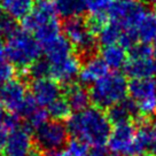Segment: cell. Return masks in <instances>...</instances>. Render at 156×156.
<instances>
[{
	"label": "cell",
	"mask_w": 156,
	"mask_h": 156,
	"mask_svg": "<svg viewBox=\"0 0 156 156\" xmlns=\"http://www.w3.org/2000/svg\"><path fill=\"white\" fill-rule=\"evenodd\" d=\"M67 129L73 139L91 146L105 145L112 133V123L102 109L87 107L76 112L68 118Z\"/></svg>",
	"instance_id": "1"
},
{
	"label": "cell",
	"mask_w": 156,
	"mask_h": 156,
	"mask_svg": "<svg viewBox=\"0 0 156 156\" xmlns=\"http://www.w3.org/2000/svg\"><path fill=\"white\" fill-rule=\"evenodd\" d=\"M41 45L29 31L19 29L5 44V56L14 67L29 68L40 58Z\"/></svg>",
	"instance_id": "2"
},
{
	"label": "cell",
	"mask_w": 156,
	"mask_h": 156,
	"mask_svg": "<svg viewBox=\"0 0 156 156\" xmlns=\"http://www.w3.org/2000/svg\"><path fill=\"white\" fill-rule=\"evenodd\" d=\"M129 84L125 76L119 73H110L98 79L90 90L91 101L100 109H109L126 99Z\"/></svg>",
	"instance_id": "3"
},
{
	"label": "cell",
	"mask_w": 156,
	"mask_h": 156,
	"mask_svg": "<svg viewBox=\"0 0 156 156\" xmlns=\"http://www.w3.org/2000/svg\"><path fill=\"white\" fill-rule=\"evenodd\" d=\"M125 73L133 79H146L156 75V52L149 44L142 43L130 48V58L125 64Z\"/></svg>",
	"instance_id": "4"
},
{
	"label": "cell",
	"mask_w": 156,
	"mask_h": 156,
	"mask_svg": "<svg viewBox=\"0 0 156 156\" xmlns=\"http://www.w3.org/2000/svg\"><path fill=\"white\" fill-rule=\"evenodd\" d=\"M66 37L73 46L76 47L79 54H83L87 58L94 55L97 49V38L94 31L86 20L80 17H73L66 20L63 24Z\"/></svg>",
	"instance_id": "5"
},
{
	"label": "cell",
	"mask_w": 156,
	"mask_h": 156,
	"mask_svg": "<svg viewBox=\"0 0 156 156\" xmlns=\"http://www.w3.org/2000/svg\"><path fill=\"white\" fill-rule=\"evenodd\" d=\"M69 132L67 125L61 121H47L34 131V142L43 153L58 151L68 141Z\"/></svg>",
	"instance_id": "6"
},
{
	"label": "cell",
	"mask_w": 156,
	"mask_h": 156,
	"mask_svg": "<svg viewBox=\"0 0 156 156\" xmlns=\"http://www.w3.org/2000/svg\"><path fill=\"white\" fill-rule=\"evenodd\" d=\"M148 10L139 0H116L112 7L110 21H115L125 30L136 32V28Z\"/></svg>",
	"instance_id": "7"
},
{
	"label": "cell",
	"mask_w": 156,
	"mask_h": 156,
	"mask_svg": "<svg viewBox=\"0 0 156 156\" xmlns=\"http://www.w3.org/2000/svg\"><path fill=\"white\" fill-rule=\"evenodd\" d=\"M129 94L140 114L151 116L156 112V82L153 78L133 79L129 84Z\"/></svg>",
	"instance_id": "8"
},
{
	"label": "cell",
	"mask_w": 156,
	"mask_h": 156,
	"mask_svg": "<svg viewBox=\"0 0 156 156\" xmlns=\"http://www.w3.org/2000/svg\"><path fill=\"white\" fill-rule=\"evenodd\" d=\"M58 12L52 0H38L34 8L23 19V27L27 31L34 34L44 27L58 21Z\"/></svg>",
	"instance_id": "9"
},
{
	"label": "cell",
	"mask_w": 156,
	"mask_h": 156,
	"mask_svg": "<svg viewBox=\"0 0 156 156\" xmlns=\"http://www.w3.org/2000/svg\"><path fill=\"white\" fill-rule=\"evenodd\" d=\"M32 138L25 127H16L8 134L4 156H30L34 151Z\"/></svg>",
	"instance_id": "10"
},
{
	"label": "cell",
	"mask_w": 156,
	"mask_h": 156,
	"mask_svg": "<svg viewBox=\"0 0 156 156\" xmlns=\"http://www.w3.org/2000/svg\"><path fill=\"white\" fill-rule=\"evenodd\" d=\"M27 97V85L21 79H10L4 85L0 100L6 109H8L12 114L17 115Z\"/></svg>",
	"instance_id": "11"
},
{
	"label": "cell",
	"mask_w": 156,
	"mask_h": 156,
	"mask_svg": "<svg viewBox=\"0 0 156 156\" xmlns=\"http://www.w3.org/2000/svg\"><path fill=\"white\" fill-rule=\"evenodd\" d=\"M61 88L55 79H34L31 84V95L40 107H48L60 98Z\"/></svg>",
	"instance_id": "12"
},
{
	"label": "cell",
	"mask_w": 156,
	"mask_h": 156,
	"mask_svg": "<svg viewBox=\"0 0 156 156\" xmlns=\"http://www.w3.org/2000/svg\"><path fill=\"white\" fill-rule=\"evenodd\" d=\"M136 133V129L131 122L122 123L115 125L108 139V146L112 151L121 153L126 155L129 148L131 147Z\"/></svg>",
	"instance_id": "13"
},
{
	"label": "cell",
	"mask_w": 156,
	"mask_h": 156,
	"mask_svg": "<svg viewBox=\"0 0 156 156\" xmlns=\"http://www.w3.org/2000/svg\"><path fill=\"white\" fill-rule=\"evenodd\" d=\"M51 67V76L58 82L66 85H71L75 79L79 76L82 64L76 55H71L68 58Z\"/></svg>",
	"instance_id": "14"
},
{
	"label": "cell",
	"mask_w": 156,
	"mask_h": 156,
	"mask_svg": "<svg viewBox=\"0 0 156 156\" xmlns=\"http://www.w3.org/2000/svg\"><path fill=\"white\" fill-rule=\"evenodd\" d=\"M116 0H87V10L91 14L88 23L93 31H99L110 21L112 7Z\"/></svg>",
	"instance_id": "15"
},
{
	"label": "cell",
	"mask_w": 156,
	"mask_h": 156,
	"mask_svg": "<svg viewBox=\"0 0 156 156\" xmlns=\"http://www.w3.org/2000/svg\"><path fill=\"white\" fill-rule=\"evenodd\" d=\"M46 55V60L49 66L56 64L73 55V45L67 37L58 36L52 41L41 46Z\"/></svg>",
	"instance_id": "16"
},
{
	"label": "cell",
	"mask_w": 156,
	"mask_h": 156,
	"mask_svg": "<svg viewBox=\"0 0 156 156\" xmlns=\"http://www.w3.org/2000/svg\"><path fill=\"white\" fill-rule=\"evenodd\" d=\"M107 64L105 63L102 58L92 55V56L86 58L85 63L82 66L78 77L83 84H91L92 85L98 79H100L105 75H107Z\"/></svg>",
	"instance_id": "17"
},
{
	"label": "cell",
	"mask_w": 156,
	"mask_h": 156,
	"mask_svg": "<svg viewBox=\"0 0 156 156\" xmlns=\"http://www.w3.org/2000/svg\"><path fill=\"white\" fill-rule=\"evenodd\" d=\"M139 114H140L139 108L136 105V102L130 98L109 108L107 116L110 123L118 125L122 123L130 122L132 117H136Z\"/></svg>",
	"instance_id": "18"
},
{
	"label": "cell",
	"mask_w": 156,
	"mask_h": 156,
	"mask_svg": "<svg viewBox=\"0 0 156 156\" xmlns=\"http://www.w3.org/2000/svg\"><path fill=\"white\" fill-rule=\"evenodd\" d=\"M153 140H154V131L151 129V125H146V124L141 125L136 130L134 140L132 142L131 147L129 148L126 156H139L144 154L148 148L151 149Z\"/></svg>",
	"instance_id": "19"
},
{
	"label": "cell",
	"mask_w": 156,
	"mask_h": 156,
	"mask_svg": "<svg viewBox=\"0 0 156 156\" xmlns=\"http://www.w3.org/2000/svg\"><path fill=\"white\" fill-rule=\"evenodd\" d=\"M66 100L73 112H80L88 107L91 101L90 91L80 85H69L66 91Z\"/></svg>",
	"instance_id": "20"
},
{
	"label": "cell",
	"mask_w": 156,
	"mask_h": 156,
	"mask_svg": "<svg viewBox=\"0 0 156 156\" xmlns=\"http://www.w3.org/2000/svg\"><path fill=\"white\" fill-rule=\"evenodd\" d=\"M101 58L107 64L108 68L121 69L125 67L127 62V54L122 45L114 44L103 46L101 52Z\"/></svg>",
	"instance_id": "21"
},
{
	"label": "cell",
	"mask_w": 156,
	"mask_h": 156,
	"mask_svg": "<svg viewBox=\"0 0 156 156\" xmlns=\"http://www.w3.org/2000/svg\"><path fill=\"white\" fill-rule=\"evenodd\" d=\"M55 9L66 20L80 17L87 10V0H54Z\"/></svg>",
	"instance_id": "22"
},
{
	"label": "cell",
	"mask_w": 156,
	"mask_h": 156,
	"mask_svg": "<svg viewBox=\"0 0 156 156\" xmlns=\"http://www.w3.org/2000/svg\"><path fill=\"white\" fill-rule=\"evenodd\" d=\"M2 9L15 20H23L34 8V0H1Z\"/></svg>",
	"instance_id": "23"
},
{
	"label": "cell",
	"mask_w": 156,
	"mask_h": 156,
	"mask_svg": "<svg viewBox=\"0 0 156 156\" xmlns=\"http://www.w3.org/2000/svg\"><path fill=\"white\" fill-rule=\"evenodd\" d=\"M138 38L142 43L149 44L156 39V13L148 10L136 28Z\"/></svg>",
	"instance_id": "24"
},
{
	"label": "cell",
	"mask_w": 156,
	"mask_h": 156,
	"mask_svg": "<svg viewBox=\"0 0 156 156\" xmlns=\"http://www.w3.org/2000/svg\"><path fill=\"white\" fill-rule=\"evenodd\" d=\"M123 32H124V29L119 23H117L115 21H109L98 31L99 43L103 46L117 44L119 43Z\"/></svg>",
	"instance_id": "25"
},
{
	"label": "cell",
	"mask_w": 156,
	"mask_h": 156,
	"mask_svg": "<svg viewBox=\"0 0 156 156\" xmlns=\"http://www.w3.org/2000/svg\"><path fill=\"white\" fill-rule=\"evenodd\" d=\"M70 107L66 100V98H58L53 103H51L47 107V112L51 117H53L55 121H61L63 118H67L70 114Z\"/></svg>",
	"instance_id": "26"
},
{
	"label": "cell",
	"mask_w": 156,
	"mask_h": 156,
	"mask_svg": "<svg viewBox=\"0 0 156 156\" xmlns=\"http://www.w3.org/2000/svg\"><path fill=\"white\" fill-rule=\"evenodd\" d=\"M48 116V112L46 109L38 107L32 114H30L28 117H25V129L30 132L36 131L43 124L47 122Z\"/></svg>",
	"instance_id": "27"
},
{
	"label": "cell",
	"mask_w": 156,
	"mask_h": 156,
	"mask_svg": "<svg viewBox=\"0 0 156 156\" xmlns=\"http://www.w3.org/2000/svg\"><path fill=\"white\" fill-rule=\"evenodd\" d=\"M29 76L34 79H41V78H48L51 76V67L47 60H37L34 63L29 67Z\"/></svg>",
	"instance_id": "28"
},
{
	"label": "cell",
	"mask_w": 156,
	"mask_h": 156,
	"mask_svg": "<svg viewBox=\"0 0 156 156\" xmlns=\"http://www.w3.org/2000/svg\"><path fill=\"white\" fill-rule=\"evenodd\" d=\"M17 30L19 29L16 24V20L7 14L0 15V34L2 36L9 37Z\"/></svg>",
	"instance_id": "29"
},
{
	"label": "cell",
	"mask_w": 156,
	"mask_h": 156,
	"mask_svg": "<svg viewBox=\"0 0 156 156\" xmlns=\"http://www.w3.org/2000/svg\"><path fill=\"white\" fill-rule=\"evenodd\" d=\"M73 156H86L88 153L90 147L86 142L78 140V139H73L68 144V148H67Z\"/></svg>",
	"instance_id": "30"
},
{
	"label": "cell",
	"mask_w": 156,
	"mask_h": 156,
	"mask_svg": "<svg viewBox=\"0 0 156 156\" xmlns=\"http://www.w3.org/2000/svg\"><path fill=\"white\" fill-rule=\"evenodd\" d=\"M15 73L14 66L10 63L9 61H0V82L1 83H7L13 78Z\"/></svg>",
	"instance_id": "31"
},
{
	"label": "cell",
	"mask_w": 156,
	"mask_h": 156,
	"mask_svg": "<svg viewBox=\"0 0 156 156\" xmlns=\"http://www.w3.org/2000/svg\"><path fill=\"white\" fill-rule=\"evenodd\" d=\"M107 149L103 145L92 146L88 149V153L86 156H107Z\"/></svg>",
	"instance_id": "32"
},
{
	"label": "cell",
	"mask_w": 156,
	"mask_h": 156,
	"mask_svg": "<svg viewBox=\"0 0 156 156\" xmlns=\"http://www.w3.org/2000/svg\"><path fill=\"white\" fill-rule=\"evenodd\" d=\"M7 138H8V129L5 125H0V153H2L5 149Z\"/></svg>",
	"instance_id": "33"
},
{
	"label": "cell",
	"mask_w": 156,
	"mask_h": 156,
	"mask_svg": "<svg viewBox=\"0 0 156 156\" xmlns=\"http://www.w3.org/2000/svg\"><path fill=\"white\" fill-rule=\"evenodd\" d=\"M151 129L154 131V140H153V144L151 146V155L156 156V118L154 119V122L151 124Z\"/></svg>",
	"instance_id": "34"
},
{
	"label": "cell",
	"mask_w": 156,
	"mask_h": 156,
	"mask_svg": "<svg viewBox=\"0 0 156 156\" xmlns=\"http://www.w3.org/2000/svg\"><path fill=\"white\" fill-rule=\"evenodd\" d=\"M47 156H73L68 149H58V151H52V153H48Z\"/></svg>",
	"instance_id": "35"
},
{
	"label": "cell",
	"mask_w": 156,
	"mask_h": 156,
	"mask_svg": "<svg viewBox=\"0 0 156 156\" xmlns=\"http://www.w3.org/2000/svg\"><path fill=\"white\" fill-rule=\"evenodd\" d=\"M5 58V44L2 40V34H0V61H2Z\"/></svg>",
	"instance_id": "36"
},
{
	"label": "cell",
	"mask_w": 156,
	"mask_h": 156,
	"mask_svg": "<svg viewBox=\"0 0 156 156\" xmlns=\"http://www.w3.org/2000/svg\"><path fill=\"white\" fill-rule=\"evenodd\" d=\"M6 117H7V115H6V112H5V110H4V108L0 106V125H4Z\"/></svg>",
	"instance_id": "37"
},
{
	"label": "cell",
	"mask_w": 156,
	"mask_h": 156,
	"mask_svg": "<svg viewBox=\"0 0 156 156\" xmlns=\"http://www.w3.org/2000/svg\"><path fill=\"white\" fill-rule=\"evenodd\" d=\"M107 156H123V154H121V153H116V151H112L110 154H107Z\"/></svg>",
	"instance_id": "38"
},
{
	"label": "cell",
	"mask_w": 156,
	"mask_h": 156,
	"mask_svg": "<svg viewBox=\"0 0 156 156\" xmlns=\"http://www.w3.org/2000/svg\"><path fill=\"white\" fill-rule=\"evenodd\" d=\"M147 2H149L151 5H156V0H146Z\"/></svg>",
	"instance_id": "39"
},
{
	"label": "cell",
	"mask_w": 156,
	"mask_h": 156,
	"mask_svg": "<svg viewBox=\"0 0 156 156\" xmlns=\"http://www.w3.org/2000/svg\"><path fill=\"white\" fill-rule=\"evenodd\" d=\"M2 88H4V83L0 82V95H1V92H2Z\"/></svg>",
	"instance_id": "40"
},
{
	"label": "cell",
	"mask_w": 156,
	"mask_h": 156,
	"mask_svg": "<svg viewBox=\"0 0 156 156\" xmlns=\"http://www.w3.org/2000/svg\"><path fill=\"white\" fill-rule=\"evenodd\" d=\"M1 9H2V6H1V0H0V15H1Z\"/></svg>",
	"instance_id": "41"
},
{
	"label": "cell",
	"mask_w": 156,
	"mask_h": 156,
	"mask_svg": "<svg viewBox=\"0 0 156 156\" xmlns=\"http://www.w3.org/2000/svg\"><path fill=\"white\" fill-rule=\"evenodd\" d=\"M139 156H153V155H147V154H141V155H139Z\"/></svg>",
	"instance_id": "42"
},
{
	"label": "cell",
	"mask_w": 156,
	"mask_h": 156,
	"mask_svg": "<svg viewBox=\"0 0 156 156\" xmlns=\"http://www.w3.org/2000/svg\"><path fill=\"white\" fill-rule=\"evenodd\" d=\"M155 43H156V39H155Z\"/></svg>",
	"instance_id": "43"
}]
</instances>
